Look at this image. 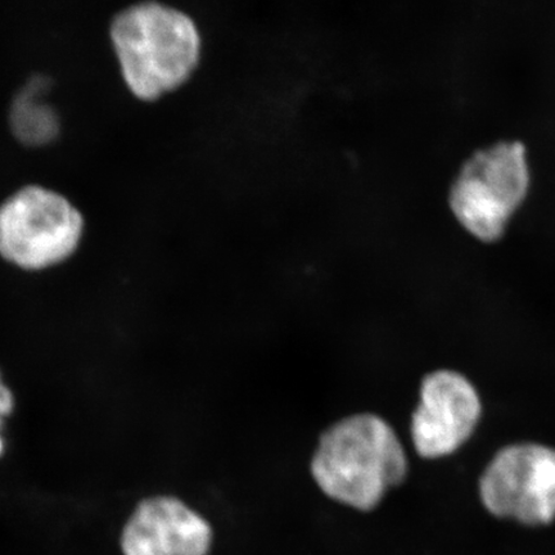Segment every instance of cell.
I'll return each instance as SVG.
<instances>
[{"label":"cell","mask_w":555,"mask_h":555,"mask_svg":"<svg viewBox=\"0 0 555 555\" xmlns=\"http://www.w3.org/2000/svg\"><path fill=\"white\" fill-rule=\"evenodd\" d=\"M310 469L332 501L372 512L388 491L405 481L409 464L393 428L376 414L359 413L325 429Z\"/></svg>","instance_id":"1"},{"label":"cell","mask_w":555,"mask_h":555,"mask_svg":"<svg viewBox=\"0 0 555 555\" xmlns=\"http://www.w3.org/2000/svg\"><path fill=\"white\" fill-rule=\"evenodd\" d=\"M109 35L125 82L143 101H155L184 85L198 65L197 26L172 7L130 5L117 13Z\"/></svg>","instance_id":"2"},{"label":"cell","mask_w":555,"mask_h":555,"mask_svg":"<svg viewBox=\"0 0 555 555\" xmlns=\"http://www.w3.org/2000/svg\"><path fill=\"white\" fill-rule=\"evenodd\" d=\"M529 186L525 145L499 142L477 151L464 163L451 185V211L474 237L495 242L503 237Z\"/></svg>","instance_id":"3"},{"label":"cell","mask_w":555,"mask_h":555,"mask_svg":"<svg viewBox=\"0 0 555 555\" xmlns=\"http://www.w3.org/2000/svg\"><path fill=\"white\" fill-rule=\"evenodd\" d=\"M85 219L62 194L27 185L0 205V256L40 270L65 261L78 248Z\"/></svg>","instance_id":"4"},{"label":"cell","mask_w":555,"mask_h":555,"mask_svg":"<svg viewBox=\"0 0 555 555\" xmlns=\"http://www.w3.org/2000/svg\"><path fill=\"white\" fill-rule=\"evenodd\" d=\"M480 498L492 516L526 526L555 519V449L515 443L499 450L480 480Z\"/></svg>","instance_id":"5"},{"label":"cell","mask_w":555,"mask_h":555,"mask_svg":"<svg viewBox=\"0 0 555 555\" xmlns=\"http://www.w3.org/2000/svg\"><path fill=\"white\" fill-rule=\"evenodd\" d=\"M481 414L480 395L466 376L449 370L428 373L412 415L416 454L425 460L454 454L474 435Z\"/></svg>","instance_id":"6"},{"label":"cell","mask_w":555,"mask_h":555,"mask_svg":"<svg viewBox=\"0 0 555 555\" xmlns=\"http://www.w3.org/2000/svg\"><path fill=\"white\" fill-rule=\"evenodd\" d=\"M214 531L208 520L173 496L144 499L125 524L124 555H210Z\"/></svg>","instance_id":"7"},{"label":"cell","mask_w":555,"mask_h":555,"mask_svg":"<svg viewBox=\"0 0 555 555\" xmlns=\"http://www.w3.org/2000/svg\"><path fill=\"white\" fill-rule=\"evenodd\" d=\"M46 87L44 78L33 79L11 104L12 133L21 143L31 147L50 144L61 130L57 111L44 100Z\"/></svg>","instance_id":"8"},{"label":"cell","mask_w":555,"mask_h":555,"mask_svg":"<svg viewBox=\"0 0 555 555\" xmlns=\"http://www.w3.org/2000/svg\"><path fill=\"white\" fill-rule=\"evenodd\" d=\"M13 408H15V398L9 387L3 384L2 377H0V427L3 425V420L9 416ZM5 442L0 435V455L4 453Z\"/></svg>","instance_id":"9"}]
</instances>
